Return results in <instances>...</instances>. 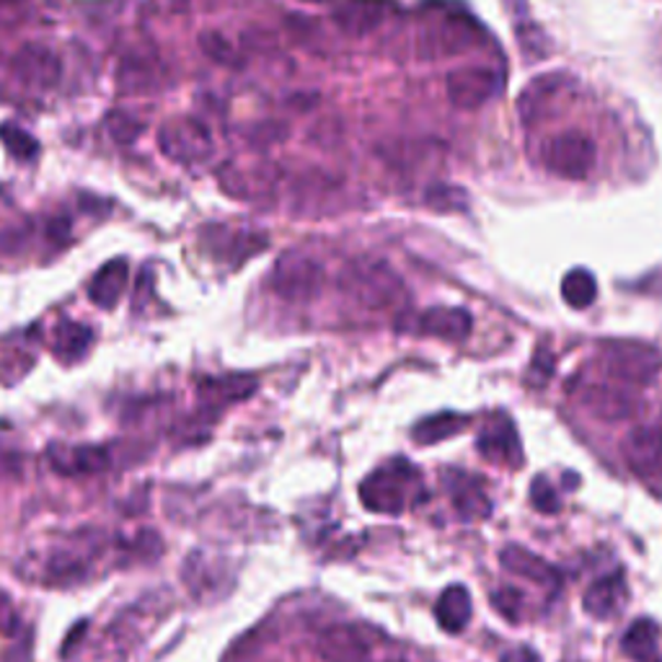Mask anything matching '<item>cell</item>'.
I'll list each match as a JSON object with an SVG mask.
<instances>
[{
  "label": "cell",
  "mask_w": 662,
  "mask_h": 662,
  "mask_svg": "<svg viewBox=\"0 0 662 662\" xmlns=\"http://www.w3.org/2000/svg\"><path fill=\"white\" fill-rule=\"evenodd\" d=\"M492 606L497 608V614H502L510 624H515L518 616H521V595H518V590L502 588L492 595Z\"/></svg>",
  "instance_id": "34"
},
{
  "label": "cell",
  "mask_w": 662,
  "mask_h": 662,
  "mask_svg": "<svg viewBox=\"0 0 662 662\" xmlns=\"http://www.w3.org/2000/svg\"><path fill=\"white\" fill-rule=\"evenodd\" d=\"M419 487V472L409 461L394 458L381 468H375L360 484V502L370 512L381 515H402L409 508V497Z\"/></svg>",
  "instance_id": "1"
},
{
  "label": "cell",
  "mask_w": 662,
  "mask_h": 662,
  "mask_svg": "<svg viewBox=\"0 0 662 662\" xmlns=\"http://www.w3.org/2000/svg\"><path fill=\"white\" fill-rule=\"evenodd\" d=\"M341 288L373 311H388L407 298L402 280L381 262H355L341 277Z\"/></svg>",
  "instance_id": "2"
},
{
  "label": "cell",
  "mask_w": 662,
  "mask_h": 662,
  "mask_svg": "<svg viewBox=\"0 0 662 662\" xmlns=\"http://www.w3.org/2000/svg\"><path fill=\"white\" fill-rule=\"evenodd\" d=\"M479 32L481 28L466 13H448L438 24L427 28L425 49L438 55H458L479 42Z\"/></svg>",
  "instance_id": "11"
},
{
  "label": "cell",
  "mask_w": 662,
  "mask_h": 662,
  "mask_svg": "<svg viewBox=\"0 0 662 662\" xmlns=\"http://www.w3.org/2000/svg\"><path fill=\"white\" fill-rule=\"evenodd\" d=\"M159 142L161 151L171 161L184 163V166H195V163L208 161L212 155V135L197 117L169 119L161 127Z\"/></svg>",
  "instance_id": "5"
},
{
  "label": "cell",
  "mask_w": 662,
  "mask_h": 662,
  "mask_svg": "<svg viewBox=\"0 0 662 662\" xmlns=\"http://www.w3.org/2000/svg\"><path fill=\"white\" fill-rule=\"evenodd\" d=\"M567 85L569 78L561 73H549L525 85L521 102H518V112H521L523 123L531 125L536 123V119L549 117L551 104L559 102L561 94H567Z\"/></svg>",
  "instance_id": "17"
},
{
  "label": "cell",
  "mask_w": 662,
  "mask_h": 662,
  "mask_svg": "<svg viewBox=\"0 0 662 662\" xmlns=\"http://www.w3.org/2000/svg\"><path fill=\"white\" fill-rule=\"evenodd\" d=\"M541 161L546 171H551L559 179L580 182L595 166V142L578 130L554 135L551 140H546Z\"/></svg>",
  "instance_id": "4"
},
{
  "label": "cell",
  "mask_w": 662,
  "mask_h": 662,
  "mask_svg": "<svg viewBox=\"0 0 662 662\" xmlns=\"http://www.w3.org/2000/svg\"><path fill=\"white\" fill-rule=\"evenodd\" d=\"M388 0H345L334 11V24L350 37H362V34L375 32L388 19Z\"/></svg>",
  "instance_id": "16"
},
{
  "label": "cell",
  "mask_w": 662,
  "mask_h": 662,
  "mask_svg": "<svg viewBox=\"0 0 662 662\" xmlns=\"http://www.w3.org/2000/svg\"><path fill=\"white\" fill-rule=\"evenodd\" d=\"M445 89L453 106L472 112L479 109V106L487 102H492L497 96V91H500V76H497V70L481 66L458 68L448 76Z\"/></svg>",
  "instance_id": "7"
},
{
  "label": "cell",
  "mask_w": 662,
  "mask_h": 662,
  "mask_svg": "<svg viewBox=\"0 0 662 662\" xmlns=\"http://www.w3.org/2000/svg\"><path fill=\"white\" fill-rule=\"evenodd\" d=\"M417 329L430 337L445 339V341H464L474 329L472 313L466 309H448V305H438V309L425 311L419 316Z\"/></svg>",
  "instance_id": "21"
},
{
  "label": "cell",
  "mask_w": 662,
  "mask_h": 662,
  "mask_svg": "<svg viewBox=\"0 0 662 662\" xmlns=\"http://www.w3.org/2000/svg\"><path fill=\"white\" fill-rule=\"evenodd\" d=\"M468 427V417L455 415V411H440V415H432L419 422L415 430H411V438L417 440L419 445H435L443 443V440L458 435L461 430Z\"/></svg>",
  "instance_id": "26"
},
{
  "label": "cell",
  "mask_w": 662,
  "mask_h": 662,
  "mask_svg": "<svg viewBox=\"0 0 662 662\" xmlns=\"http://www.w3.org/2000/svg\"><path fill=\"white\" fill-rule=\"evenodd\" d=\"M189 0H148V9L155 16H174V13L187 11Z\"/></svg>",
  "instance_id": "37"
},
{
  "label": "cell",
  "mask_w": 662,
  "mask_h": 662,
  "mask_svg": "<svg viewBox=\"0 0 662 662\" xmlns=\"http://www.w3.org/2000/svg\"><path fill=\"white\" fill-rule=\"evenodd\" d=\"M199 47H202V53L208 55L212 62H218V66H236L239 62L236 49H233L231 42L220 32H205L202 37H199Z\"/></svg>",
  "instance_id": "31"
},
{
  "label": "cell",
  "mask_w": 662,
  "mask_h": 662,
  "mask_svg": "<svg viewBox=\"0 0 662 662\" xmlns=\"http://www.w3.org/2000/svg\"><path fill=\"white\" fill-rule=\"evenodd\" d=\"M458 197H464L458 189L438 187V189H430V195H427V202H430L432 208H438V210H453V208H458V205H461Z\"/></svg>",
  "instance_id": "35"
},
{
  "label": "cell",
  "mask_w": 662,
  "mask_h": 662,
  "mask_svg": "<svg viewBox=\"0 0 662 662\" xmlns=\"http://www.w3.org/2000/svg\"><path fill=\"white\" fill-rule=\"evenodd\" d=\"M561 298H565L567 305H572V309H588V305H593L597 298V282L593 272H588V269H572V272H567L565 280H561Z\"/></svg>",
  "instance_id": "28"
},
{
  "label": "cell",
  "mask_w": 662,
  "mask_h": 662,
  "mask_svg": "<svg viewBox=\"0 0 662 662\" xmlns=\"http://www.w3.org/2000/svg\"><path fill=\"white\" fill-rule=\"evenodd\" d=\"M11 68L19 81L32 85V89H53L62 73L60 57L45 45L21 47L16 57H13Z\"/></svg>",
  "instance_id": "12"
},
{
  "label": "cell",
  "mask_w": 662,
  "mask_h": 662,
  "mask_svg": "<svg viewBox=\"0 0 662 662\" xmlns=\"http://www.w3.org/2000/svg\"><path fill=\"white\" fill-rule=\"evenodd\" d=\"M504 5H508L510 11H523L525 9V0H504Z\"/></svg>",
  "instance_id": "39"
},
{
  "label": "cell",
  "mask_w": 662,
  "mask_h": 662,
  "mask_svg": "<svg viewBox=\"0 0 662 662\" xmlns=\"http://www.w3.org/2000/svg\"><path fill=\"white\" fill-rule=\"evenodd\" d=\"M49 461H53L55 472L60 474H96L109 464V455L104 448L94 445H55L49 448Z\"/></svg>",
  "instance_id": "22"
},
{
  "label": "cell",
  "mask_w": 662,
  "mask_h": 662,
  "mask_svg": "<svg viewBox=\"0 0 662 662\" xmlns=\"http://www.w3.org/2000/svg\"><path fill=\"white\" fill-rule=\"evenodd\" d=\"M626 603V580L622 572L606 574V578L595 580L593 585L585 590V597H582V608H585L588 616L601 618H614L618 611L624 608Z\"/></svg>",
  "instance_id": "19"
},
{
  "label": "cell",
  "mask_w": 662,
  "mask_h": 662,
  "mask_svg": "<svg viewBox=\"0 0 662 662\" xmlns=\"http://www.w3.org/2000/svg\"><path fill=\"white\" fill-rule=\"evenodd\" d=\"M106 127H109L112 138L117 142H123V146H127V142H132V140H138L140 132L146 130V125H142L140 119H135L125 112H109V117H106Z\"/></svg>",
  "instance_id": "32"
},
{
  "label": "cell",
  "mask_w": 662,
  "mask_h": 662,
  "mask_svg": "<svg viewBox=\"0 0 662 662\" xmlns=\"http://www.w3.org/2000/svg\"><path fill=\"white\" fill-rule=\"evenodd\" d=\"M256 383L252 379H220V381H210L202 383V396L208 398V404H231L239 402V398L252 396Z\"/></svg>",
  "instance_id": "29"
},
{
  "label": "cell",
  "mask_w": 662,
  "mask_h": 662,
  "mask_svg": "<svg viewBox=\"0 0 662 662\" xmlns=\"http://www.w3.org/2000/svg\"><path fill=\"white\" fill-rule=\"evenodd\" d=\"M275 288L282 298L290 301H309L318 293L324 280V269L318 262L303 254H284L275 267Z\"/></svg>",
  "instance_id": "8"
},
{
  "label": "cell",
  "mask_w": 662,
  "mask_h": 662,
  "mask_svg": "<svg viewBox=\"0 0 662 662\" xmlns=\"http://www.w3.org/2000/svg\"><path fill=\"white\" fill-rule=\"evenodd\" d=\"M601 365L622 386H644L660 370V355L642 341H608L601 350Z\"/></svg>",
  "instance_id": "3"
},
{
  "label": "cell",
  "mask_w": 662,
  "mask_h": 662,
  "mask_svg": "<svg viewBox=\"0 0 662 662\" xmlns=\"http://www.w3.org/2000/svg\"><path fill=\"white\" fill-rule=\"evenodd\" d=\"M443 481L448 487V495H451L453 500V508L461 512V518H466V521H479V518H487L489 512H492V502H489L487 489H484V484L476 479V476L448 468Z\"/></svg>",
  "instance_id": "15"
},
{
  "label": "cell",
  "mask_w": 662,
  "mask_h": 662,
  "mask_svg": "<svg viewBox=\"0 0 662 662\" xmlns=\"http://www.w3.org/2000/svg\"><path fill=\"white\" fill-rule=\"evenodd\" d=\"M127 277H130V267H127L125 259L106 262V265L98 269L94 282H91L89 288L91 303L98 305V309H114L119 301V295L125 293Z\"/></svg>",
  "instance_id": "23"
},
{
  "label": "cell",
  "mask_w": 662,
  "mask_h": 662,
  "mask_svg": "<svg viewBox=\"0 0 662 662\" xmlns=\"http://www.w3.org/2000/svg\"><path fill=\"white\" fill-rule=\"evenodd\" d=\"M500 561L510 574L529 580V582H533V585H544V588L554 590V588H559V582H561L557 567L549 565L544 557H538V554L529 551L525 546L508 544L500 551Z\"/></svg>",
  "instance_id": "18"
},
{
  "label": "cell",
  "mask_w": 662,
  "mask_h": 662,
  "mask_svg": "<svg viewBox=\"0 0 662 662\" xmlns=\"http://www.w3.org/2000/svg\"><path fill=\"white\" fill-rule=\"evenodd\" d=\"M0 138H3L5 148H9L13 159H19V161H32L39 151L37 140H34L32 135H26L16 125H3V130H0Z\"/></svg>",
  "instance_id": "30"
},
{
  "label": "cell",
  "mask_w": 662,
  "mask_h": 662,
  "mask_svg": "<svg viewBox=\"0 0 662 662\" xmlns=\"http://www.w3.org/2000/svg\"><path fill=\"white\" fill-rule=\"evenodd\" d=\"M624 458L639 479H650L662 468V430L635 427L624 440Z\"/></svg>",
  "instance_id": "13"
},
{
  "label": "cell",
  "mask_w": 662,
  "mask_h": 662,
  "mask_svg": "<svg viewBox=\"0 0 662 662\" xmlns=\"http://www.w3.org/2000/svg\"><path fill=\"white\" fill-rule=\"evenodd\" d=\"M500 662H541V658L531 647H515V650L504 652Z\"/></svg>",
  "instance_id": "38"
},
{
  "label": "cell",
  "mask_w": 662,
  "mask_h": 662,
  "mask_svg": "<svg viewBox=\"0 0 662 662\" xmlns=\"http://www.w3.org/2000/svg\"><path fill=\"white\" fill-rule=\"evenodd\" d=\"M163 70L159 60L151 55H125L117 68V85L125 94H148V91L161 89Z\"/></svg>",
  "instance_id": "20"
},
{
  "label": "cell",
  "mask_w": 662,
  "mask_h": 662,
  "mask_svg": "<svg viewBox=\"0 0 662 662\" xmlns=\"http://www.w3.org/2000/svg\"><path fill=\"white\" fill-rule=\"evenodd\" d=\"M91 339H94V334H91L89 326L76 322H62L55 329L53 352L62 362H78L85 352H89Z\"/></svg>",
  "instance_id": "27"
},
{
  "label": "cell",
  "mask_w": 662,
  "mask_h": 662,
  "mask_svg": "<svg viewBox=\"0 0 662 662\" xmlns=\"http://www.w3.org/2000/svg\"><path fill=\"white\" fill-rule=\"evenodd\" d=\"M476 448H479V453L489 464L508 468H518L523 464L521 438H518L515 425L504 415H495L487 419V425H484L479 432V440H476Z\"/></svg>",
  "instance_id": "10"
},
{
  "label": "cell",
  "mask_w": 662,
  "mask_h": 662,
  "mask_svg": "<svg viewBox=\"0 0 662 662\" xmlns=\"http://www.w3.org/2000/svg\"><path fill=\"white\" fill-rule=\"evenodd\" d=\"M16 622L19 616H16V608H13L11 595L0 590V635L11 637L13 631H16Z\"/></svg>",
  "instance_id": "36"
},
{
  "label": "cell",
  "mask_w": 662,
  "mask_h": 662,
  "mask_svg": "<svg viewBox=\"0 0 662 662\" xmlns=\"http://www.w3.org/2000/svg\"><path fill=\"white\" fill-rule=\"evenodd\" d=\"M305 3H326V0H305Z\"/></svg>",
  "instance_id": "40"
},
{
  "label": "cell",
  "mask_w": 662,
  "mask_h": 662,
  "mask_svg": "<svg viewBox=\"0 0 662 662\" xmlns=\"http://www.w3.org/2000/svg\"><path fill=\"white\" fill-rule=\"evenodd\" d=\"M531 502H533V508H536L538 512H546V515H554V512H559V497H557V492H554L549 479H544V476L533 479Z\"/></svg>",
  "instance_id": "33"
},
{
  "label": "cell",
  "mask_w": 662,
  "mask_h": 662,
  "mask_svg": "<svg viewBox=\"0 0 662 662\" xmlns=\"http://www.w3.org/2000/svg\"><path fill=\"white\" fill-rule=\"evenodd\" d=\"M472 595H468L464 585H451L435 603L438 624L445 631H451V635H458V631L466 629V624L472 622Z\"/></svg>",
  "instance_id": "24"
},
{
  "label": "cell",
  "mask_w": 662,
  "mask_h": 662,
  "mask_svg": "<svg viewBox=\"0 0 662 662\" xmlns=\"http://www.w3.org/2000/svg\"><path fill=\"white\" fill-rule=\"evenodd\" d=\"M318 654L326 662H370V642L358 626L334 624L318 637Z\"/></svg>",
  "instance_id": "14"
},
{
  "label": "cell",
  "mask_w": 662,
  "mask_h": 662,
  "mask_svg": "<svg viewBox=\"0 0 662 662\" xmlns=\"http://www.w3.org/2000/svg\"><path fill=\"white\" fill-rule=\"evenodd\" d=\"M658 639L660 629L652 618H637L635 624L626 629L622 639V650L626 658L637 662H658Z\"/></svg>",
  "instance_id": "25"
},
{
  "label": "cell",
  "mask_w": 662,
  "mask_h": 662,
  "mask_svg": "<svg viewBox=\"0 0 662 662\" xmlns=\"http://www.w3.org/2000/svg\"><path fill=\"white\" fill-rule=\"evenodd\" d=\"M98 549L94 546V541L85 538H76L73 544L57 546L47 554L45 559L39 561L42 565V578L47 580V585L55 588H68L76 585L89 578L91 569V557H96Z\"/></svg>",
  "instance_id": "6"
},
{
  "label": "cell",
  "mask_w": 662,
  "mask_h": 662,
  "mask_svg": "<svg viewBox=\"0 0 662 662\" xmlns=\"http://www.w3.org/2000/svg\"><path fill=\"white\" fill-rule=\"evenodd\" d=\"M578 398L590 415L597 419H606V422H618V419L631 417L639 407L637 396L616 381L582 383L578 391Z\"/></svg>",
  "instance_id": "9"
}]
</instances>
